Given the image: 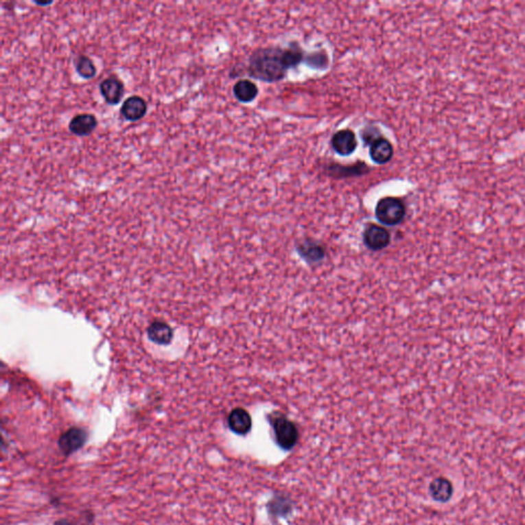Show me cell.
<instances>
[{"instance_id": "obj_1", "label": "cell", "mask_w": 525, "mask_h": 525, "mask_svg": "<svg viewBox=\"0 0 525 525\" xmlns=\"http://www.w3.org/2000/svg\"><path fill=\"white\" fill-rule=\"evenodd\" d=\"M301 60L302 53L298 49H259L250 57L248 72L264 82H277L284 78L288 68L298 65Z\"/></svg>"}, {"instance_id": "obj_2", "label": "cell", "mask_w": 525, "mask_h": 525, "mask_svg": "<svg viewBox=\"0 0 525 525\" xmlns=\"http://www.w3.org/2000/svg\"><path fill=\"white\" fill-rule=\"evenodd\" d=\"M406 213V205L396 197H385L375 207V217L384 225H398L404 221Z\"/></svg>"}, {"instance_id": "obj_3", "label": "cell", "mask_w": 525, "mask_h": 525, "mask_svg": "<svg viewBox=\"0 0 525 525\" xmlns=\"http://www.w3.org/2000/svg\"><path fill=\"white\" fill-rule=\"evenodd\" d=\"M272 426H273L276 443L282 450H290L298 443V428L292 421L284 418V417H278V418L274 419Z\"/></svg>"}, {"instance_id": "obj_4", "label": "cell", "mask_w": 525, "mask_h": 525, "mask_svg": "<svg viewBox=\"0 0 525 525\" xmlns=\"http://www.w3.org/2000/svg\"><path fill=\"white\" fill-rule=\"evenodd\" d=\"M100 93L104 101L109 106H116L124 99L126 86L124 82L117 76L112 75L104 78L99 84Z\"/></svg>"}, {"instance_id": "obj_5", "label": "cell", "mask_w": 525, "mask_h": 525, "mask_svg": "<svg viewBox=\"0 0 525 525\" xmlns=\"http://www.w3.org/2000/svg\"><path fill=\"white\" fill-rule=\"evenodd\" d=\"M148 111V104L144 97L140 95H130L124 100L120 107V115L130 122H137L143 119Z\"/></svg>"}, {"instance_id": "obj_6", "label": "cell", "mask_w": 525, "mask_h": 525, "mask_svg": "<svg viewBox=\"0 0 525 525\" xmlns=\"http://www.w3.org/2000/svg\"><path fill=\"white\" fill-rule=\"evenodd\" d=\"M97 118L93 114L82 113L73 116L68 124L70 132L76 137L91 136L97 128Z\"/></svg>"}, {"instance_id": "obj_7", "label": "cell", "mask_w": 525, "mask_h": 525, "mask_svg": "<svg viewBox=\"0 0 525 525\" xmlns=\"http://www.w3.org/2000/svg\"><path fill=\"white\" fill-rule=\"evenodd\" d=\"M365 246L373 250H382L390 244V233L387 229L377 225H371L363 234Z\"/></svg>"}, {"instance_id": "obj_8", "label": "cell", "mask_w": 525, "mask_h": 525, "mask_svg": "<svg viewBox=\"0 0 525 525\" xmlns=\"http://www.w3.org/2000/svg\"><path fill=\"white\" fill-rule=\"evenodd\" d=\"M88 435L86 431L80 428H71L66 431L59 439V446L62 452L68 456L82 447Z\"/></svg>"}, {"instance_id": "obj_9", "label": "cell", "mask_w": 525, "mask_h": 525, "mask_svg": "<svg viewBox=\"0 0 525 525\" xmlns=\"http://www.w3.org/2000/svg\"><path fill=\"white\" fill-rule=\"evenodd\" d=\"M334 150L342 156H349L357 147L356 136L350 130H340L331 139Z\"/></svg>"}, {"instance_id": "obj_10", "label": "cell", "mask_w": 525, "mask_h": 525, "mask_svg": "<svg viewBox=\"0 0 525 525\" xmlns=\"http://www.w3.org/2000/svg\"><path fill=\"white\" fill-rule=\"evenodd\" d=\"M228 426L235 434H248L252 429V418L244 408H234L228 417Z\"/></svg>"}, {"instance_id": "obj_11", "label": "cell", "mask_w": 525, "mask_h": 525, "mask_svg": "<svg viewBox=\"0 0 525 525\" xmlns=\"http://www.w3.org/2000/svg\"><path fill=\"white\" fill-rule=\"evenodd\" d=\"M371 159L377 165H385L391 161L393 156V146L389 141L384 138L375 139L371 146Z\"/></svg>"}, {"instance_id": "obj_12", "label": "cell", "mask_w": 525, "mask_h": 525, "mask_svg": "<svg viewBox=\"0 0 525 525\" xmlns=\"http://www.w3.org/2000/svg\"><path fill=\"white\" fill-rule=\"evenodd\" d=\"M148 338L157 345H167L173 340V331L170 325L157 321L148 327Z\"/></svg>"}, {"instance_id": "obj_13", "label": "cell", "mask_w": 525, "mask_h": 525, "mask_svg": "<svg viewBox=\"0 0 525 525\" xmlns=\"http://www.w3.org/2000/svg\"><path fill=\"white\" fill-rule=\"evenodd\" d=\"M430 495L433 500L440 503L450 501L452 495V483L442 477L434 479L430 485Z\"/></svg>"}, {"instance_id": "obj_14", "label": "cell", "mask_w": 525, "mask_h": 525, "mask_svg": "<svg viewBox=\"0 0 525 525\" xmlns=\"http://www.w3.org/2000/svg\"><path fill=\"white\" fill-rule=\"evenodd\" d=\"M233 93L238 101L242 103H250L256 99L259 89L254 82L248 80H240L233 88Z\"/></svg>"}, {"instance_id": "obj_15", "label": "cell", "mask_w": 525, "mask_h": 525, "mask_svg": "<svg viewBox=\"0 0 525 525\" xmlns=\"http://www.w3.org/2000/svg\"><path fill=\"white\" fill-rule=\"evenodd\" d=\"M74 68H75L76 73L84 78V80H93L97 75V67H95V63L93 60L89 57V56L78 55L75 59L73 60Z\"/></svg>"}, {"instance_id": "obj_16", "label": "cell", "mask_w": 525, "mask_h": 525, "mask_svg": "<svg viewBox=\"0 0 525 525\" xmlns=\"http://www.w3.org/2000/svg\"><path fill=\"white\" fill-rule=\"evenodd\" d=\"M34 3L38 6H49L54 3V1H47V2L34 1Z\"/></svg>"}]
</instances>
